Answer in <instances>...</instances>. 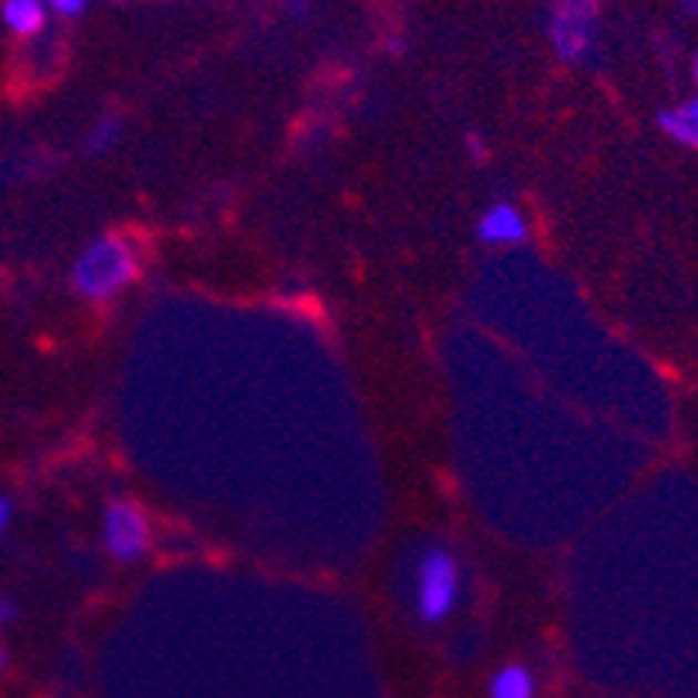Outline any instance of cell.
<instances>
[{"instance_id": "obj_11", "label": "cell", "mask_w": 698, "mask_h": 698, "mask_svg": "<svg viewBox=\"0 0 698 698\" xmlns=\"http://www.w3.org/2000/svg\"><path fill=\"white\" fill-rule=\"evenodd\" d=\"M14 522V501L11 497H0V535H4Z\"/></svg>"}, {"instance_id": "obj_9", "label": "cell", "mask_w": 698, "mask_h": 698, "mask_svg": "<svg viewBox=\"0 0 698 698\" xmlns=\"http://www.w3.org/2000/svg\"><path fill=\"white\" fill-rule=\"evenodd\" d=\"M119 133H122V122L119 119H101L94 129H91V136H88V153H105V150H112L115 146V140H119Z\"/></svg>"}, {"instance_id": "obj_15", "label": "cell", "mask_w": 698, "mask_h": 698, "mask_svg": "<svg viewBox=\"0 0 698 698\" xmlns=\"http://www.w3.org/2000/svg\"><path fill=\"white\" fill-rule=\"evenodd\" d=\"M685 4H688V11H691V14L698 18V0H685Z\"/></svg>"}, {"instance_id": "obj_3", "label": "cell", "mask_w": 698, "mask_h": 698, "mask_svg": "<svg viewBox=\"0 0 698 698\" xmlns=\"http://www.w3.org/2000/svg\"><path fill=\"white\" fill-rule=\"evenodd\" d=\"M459 602V563L445 546L424 550L418 563V615L428 626L445 623Z\"/></svg>"}, {"instance_id": "obj_4", "label": "cell", "mask_w": 698, "mask_h": 698, "mask_svg": "<svg viewBox=\"0 0 698 698\" xmlns=\"http://www.w3.org/2000/svg\"><path fill=\"white\" fill-rule=\"evenodd\" d=\"M101 538L119 563H136L150 550V522L133 501H112L101 511Z\"/></svg>"}, {"instance_id": "obj_5", "label": "cell", "mask_w": 698, "mask_h": 698, "mask_svg": "<svg viewBox=\"0 0 698 698\" xmlns=\"http://www.w3.org/2000/svg\"><path fill=\"white\" fill-rule=\"evenodd\" d=\"M525 237H528V223L519 205H511V202L490 205L476 223V240H483L490 247H514Z\"/></svg>"}, {"instance_id": "obj_8", "label": "cell", "mask_w": 698, "mask_h": 698, "mask_svg": "<svg viewBox=\"0 0 698 698\" xmlns=\"http://www.w3.org/2000/svg\"><path fill=\"white\" fill-rule=\"evenodd\" d=\"M490 698H535V678L528 675V667L522 664L501 667L490 678Z\"/></svg>"}, {"instance_id": "obj_14", "label": "cell", "mask_w": 698, "mask_h": 698, "mask_svg": "<svg viewBox=\"0 0 698 698\" xmlns=\"http://www.w3.org/2000/svg\"><path fill=\"white\" fill-rule=\"evenodd\" d=\"M4 670H8V650L0 646V678H4Z\"/></svg>"}, {"instance_id": "obj_16", "label": "cell", "mask_w": 698, "mask_h": 698, "mask_svg": "<svg viewBox=\"0 0 698 698\" xmlns=\"http://www.w3.org/2000/svg\"><path fill=\"white\" fill-rule=\"evenodd\" d=\"M695 84H698V60H695Z\"/></svg>"}, {"instance_id": "obj_6", "label": "cell", "mask_w": 698, "mask_h": 698, "mask_svg": "<svg viewBox=\"0 0 698 698\" xmlns=\"http://www.w3.org/2000/svg\"><path fill=\"white\" fill-rule=\"evenodd\" d=\"M0 18L18 39H32L45 29V4L42 0H4Z\"/></svg>"}, {"instance_id": "obj_12", "label": "cell", "mask_w": 698, "mask_h": 698, "mask_svg": "<svg viewBox=\"0 0 698 698\" xmlns=\"http://www.w3.org/2000/svg\"><path fill=\"white\" fill-rule=\"evenodd\" d=\"M18 618V605L11 598H0V626H8Z\"/></svg>"}, {"instance_id": "obj_2", "label": "cell", "mask_w": 698, "mask_h": 698, "mask_svg": "<svg viewBox=\"0 0 698 698\" xmlns=\"http://www.w3.org/2000/svg\"><path fill=\"white\" fill-rule=\"evenodd\" d=\"M598 0H556L550 11V45L560 63L574 66L591 57L598 42Z\"/></svg>"}, {"instance_id": "obj_10", "label": "cell", "mask_w": 698, "mask_h": 698, "mask_svg": "<svg viewBox=\"0 0 698 698\" xmlns=\"http://www.w3.org/2000/svg\"><path fill=\"white\" fill-rule=\"evenodd\" d=\"M49 8L60 18H81L88 11V0H49Z\"/></svg>"}, {"instance_id": "obj_13", "label": "cell", "mask_w": 698, "mask_h": 698, "mask_svg": "<svg viewBox=\"0 0 698 698\" xmlns=\"http://www.w3.org/2000/svg\"><path fill=\"white\" fill-rule=\"evenodd\" d=\"M286 4H289V14H296V18L309 14V0H286Z\"/></svg>"}, {"instance_id": "obj_7", "label": "cell", "mask_w": 698, "mask_h": 698, "mask_svg": "<svg viewBox=\"0 0 698 698\" xmlns=\"http://www.w3.org/2000/svg\"><path fill=\"white\" fill-rule=\"evenodd\" d=\"M657 122L675 143H681L688 150H698V97L685 101L681 109H664L657 115Z\"/></svg>"}, {"instance_id": "obj_1", "label": "cell", "mask_w": 698, "mask_h": 698, "mask_svg": "<svg viewBox=\"0 0 698 698\" xmlns=\"http://www.w3.org/2000/svg\"><path fill=\"white\" fill-rule=\"evenodd\" d=\"M140 271V257L133 240L119 237V233H105V237L91 240L81 257L73 261V289L88 302H109L115 299L129 281Z\"/></svg>"}]
</instances>
